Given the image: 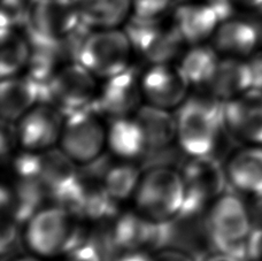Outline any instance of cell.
Segmentation results:
<instances>
[{"mask_svg":"<svg viewBox=\"0 0 262 261\" xmlns=\"http://www.w3.org/2000/svg\"><path fill=\"white\" fill-rule=\"evenodd\" d=\"M13 168L18 183L45 202L66 206L79 184L76 164L61 148L44 152L23 151L15 157Z\"/></svg>","mask_w":262,"mask_h":261,"instance_id":"6da1fadb","label":"cell"},{"mask_svg":"<svg viewBox=\"0 0 262 261\" xmlns=\"http://www.w3.org/2000/svg\"><path fill=\"white\" fill-rule=\"evenodd\" d=\"M23 240L32 254L46 259L64 257L86 243L81 219L59 205L39 208L26 222Z\"/></svg>","mask_w":262,"mask_h":261,"instance_id":"7a4b0ae2","label":"cell"},{"mask_svg":"<svg viewBox=\"0 0 262 261\" xmlns=\"http://www.w3.org/2000/svg\"><path fill=\"white\" fill-rule=\"evenodd\" d=\"M223 105L208 92V96L188 97L176 110V142L185 155H213L224 129Z\"/></svg>","mask_w":262,"mask_h":261,"instance_id":"3957f363","label":"cell"},{"mask_svg":"<svg viewBox=\"0 0 262 261\" xmlns=\"http://www.w3.org/2000/svg\"><path fill=\"white\" fill-rule=\"evenodd\" d=\"M206 229L217 252L247 261V241L253 225L247 204L237 194L224 192L209 205Z\"/></svg>","mask_w":262,"mask_h":261,"instance_id":"277c9868","label":"cell"},{"mask_svg":"<svg viewBox=\"0 0 262 261\" xmlns=\"http://www.w3.org/2000/svg\"><path fill=\"white\" fill-rule=\"evenodd\" d=\"M185 189L182 175L169 167H156L145 173L134 194L136 211L152 221L168 223L180 216Z\"/></svg>","mask_w":262,"mask_h":261,"instance_id":"5b68a950","label":"cell"},{"mask_svg":"<svg viewBox=\"0 0 262 261\" xmlns=\"http://www.w3.org/2000/svg\"><path fill=\"white\" fill-rule=\"evenodd\" d=\"M133 53V44L125 30L93 29L78 44L76 61L97 78L106 80L128 69Z\"/></svg>","mask_w":262,"mask_h":261,"instance_id":"8992f818","label":"cell"},{"mask_svg":"<svg viewBox=\"0 0 262 261\" xmlns=\"http://www.w3.org/2000/svg\"><path fill=\"white\" fill-rule=\"evenodd\" d=\"M25 26L31 45L58 46L84 25L73 0H32Z\"/></svg>","mask_w":262,"mask_h":261,"instance_id":"52a82bcc","label":"cell"},{"mask_svg":"<svg viewBox=\"0 0 262 261\" xmlns=\"http://www.w3.org/2000/svg\"><path fill=\"white\" fill-rule=\"evenodd\" d=\"M181 175L185 197L180 216L191 217L201 213L227 188L226 167L212 155L190 157Z\"/></svg>","mask_w":262,"mask_h":261,"instance_id":"ba28073f","label":"cell"},{"mask_svg":"<svg viewBox=\"0 0 262 261\" xmlns=\"http://www.w3.org/2000/svg\"><path fill=\"white\" fill-rule=\"evenodd\" d=\"M59 145L75 164L96 161L107 146V128L100 115L90 107L66 116Z\"/></svg>","mask_w":262,"mask_h":261,"instance_id":"9c48e42d","label":"cell"},{"mask_svg":"<svg viewBox=\"0 0 262 261\" xmlns=\"http://www.w3.org/2000/svg\"><path fill=\"white\" fill-rule=\"evenodd\" d=\"M98 78L77 61L64 63L44 88L43 99L46 97L67 116L77 111L90 108L96 99Z\"/></svg>","mask_w":262,"mask_h":261,"instance_id":"30bf717a","label":"cell"},{"mask_svg":"<svg viewBox=\"0 0 262 261\" xmlns=\"http://www.w3.org/2000/svg\"><path fill=\"white\" fill-rule=\"evenodd\" d=\"M125 28L134 52H137L147 62H174L184 52L185 41L172 26L163 25L162 21H142L129 17Z\"/></svg>","mask_w":262,"mask_h":261,"instance_id":"8fae6325","label":"cell"},{"mask_svg":"<svg viewBox=\"0 0 262 261\" xmlns=\"http://www.w3.org/2000/svg\"><path fill=\"white\" fill-rule=\"evenodd\" d=\"M143 101L142 74L130 66L118 75L102 80L91 108L112 120L135 115Z\"/></svg>","mask_w":262,"mask_h":261,"instance_id":"7c38bea8","label":"cell"},{"mask_svg":"<svg viewBox=\"0 0 262 261\" xmlns=\"http://www.w3.org/2000/svg\"><path fill=\"white\" fill-rule=\"evenodd\" d=\"M66 116L49 102H39L16 122L18 144L23 151L44 152L60 143Z\"/></svg>","mask_w":262,"mask_h":261,"instance_id":"4fadbf2b","label":"cell"},{"mask_svg":"<svg viewBox=\"0 0 262 261\" xmlns=\"http://www.w3.org/2000/svg\"><path fill=\"white\" fill-rule=\"evenodd\" d=\"M190 88L188 77L179 63H154L142 74L144 100L160 108H179L189 97Z\"/></svg>","mask_w":262,"mask_h":261,"instance_id":"5bb4252c","label":"cell"},{"mask_svg":"<svg viewBox=\"0 0 262 261\" xmlns=\"http://www.w3.org/2000/svg\"><path fill=\"white\" fill-rule=\"evenodd\" d=\"M167 241L166 223L152 221L136 212L118 214L112 222L110 242L114 252L156 250Z\"/></svg>","mask_w":262,"mask_h":261,"instance_id":"9a60e30c","label":"cell"},{"mask_svg":"<svg viewBox=\"0 0 262 261\" xmlns=\"http://www.w3.org/2000/svg\"><path fill=\"white\" fill-rule=\"evenodd\" d=\"M224 129L239 141L262 145V91L251 89L223 105Z\"/></svg>","mask_w":262,"mask_h":261,"instance_id":"2e32d148","label":"cell"},{"mask_svg":"<svg viewBox=\"0 0 262 261\" xmlns=\"http://www.w3.org/2000/svg\"><path fill=\"white\" fill-rule=\"evenodd\" d=\"M222 18L207 2L185 3L174 11L172 26L185 44L198 45L213 38Z\"/></svg>","mask_w":262,"mask_h":261,"instance_id":"e0dca14e","label":"cell"},{"mask_svg":"<svg viewBox=\"0 0 262 261\" xmlns=\"http://www.w3.org/2000/svg\"><path fill=\"white\" fill-rule=\"evenodd\" d=\"M44 88L29 75L3 78L0 86L2 118L16 123L43 99Z\"/></svg>","mask_w":262,"mask_h":261,"instance_id":"ac0fdd59","label":"cell"},{"mask_svg":"<svg viewBox=\"0 0 262 261\" xmlns=\"http://www.w3.org/2000/svg\"><path fill=\"white\" fill-rule=\"evenodd\" d=\"M212 39L213 48L221 57L246 59L258 48L261 31L253 23L228 18L219 26Z\"/></svg>","mask_w":262,"mask_h":261,"instance_id":"d6986e66","label":"cell"},{"mask_svg":"<svg viewBox=\"0 0 262 261\" xmlns=\"http://www.w3.org/2000/svg\"><path fill=\"white\" fill-rule=\"evenodd\" d=\"M251 89H253V75L249 60L221 57L206 90L216 99L226 102Z\"/></svg>","mask_w":262,"mask_h":261,"instance_id":"ffe728a7","label":"cell"},{"mask_svg":"<svg viewBox=\"0 0 262 261\" xmlns=\"http://www.w3.org/2000/svg\"><path fill=\"white\" fill-rule=\"evenodd\" d=\"M107 147L112 155L124 161L137 160L149 152L144 130L134 115L111 120Z\"/></svg>","mask_w":262,"mask_h":261,"instance_id":"44dd1931","label":"cell"},{"mask_svg":"<svg viewBox=\"0 0 262 261\" xmlns=\"http://www.w3.org/2000/svg\"><path fill=\"white\" fill-rule=\"evenodd\" d=\"M228 182L242 193L262 191V147L253 145L237 151L226 166Z\"/></svg>","mask_w":262,"mask_h":261,"instance_id":"7402d4cb","label":"cell"},{"mask_svg":"<svg viewBox=\"0 0 262 261\" xmlns=\"http://www.w3.org/2000/svg\"><path fill=\"white\" fill-rule=\"evenodd\" d=\"M83 25L91 29L119 28L131 15L133 0H73Z\"/></svg>","mask_w":262,"mask_h":261,"instance_id":"603a6c76","label":"cell"},{"mask_svg":"<svg viewBox=\"0 0 262 261\" xmlns=\"http://www.w3.org/2000/svg\"><path fill=\"white\" fill-rule=\"evenodd\" d=\"M142 125L149 151H160L176 141V115L160 107L143 104L134 115Z\"/></svg>","mask_w":262,"mask_h":261,"instance_id":"cb8c5ba5","label":"cell"},{"mask_svg":"<svg viewBox=\"0 0 262 261\" xmlns=\"http://www.w3.org/2000/svg\"><path fill=\"white\" fill-rule=\"evenodd\" d=\"M221 55L213 48V45L198 44L192 45L181 55L179 64L188 77L191 86H208L209 82L216 71Z\"/></svg>","mask_w":262,"mask_h":261,"instance_id":"d4e9b609","label":"cell"},{"mask_svg":"<svg viewBox=\"0 0 262 261\" xmlns=\"http://www.w3.org/2000/svg\"><path fill=\"white\" fill-rule=\"evenodd\" d=\"M32 48L28 37L15 28H2V54H0V75L3 78L16 76L27 69Z\"/></svg>","mask_w":262,"mask_h":261,"instance_id":"484cf974","label":"cell"},{"mask_svg":"<svg viewBox=\"0 0 262 261\" xmlns=\"http://www.w3.org/2000/svg\"><path fill=\"white\" fill-rule=\"evenodd\" d=\"M142 176L137 166L131 161L122 160L105 171L101 183L110 197L116 203H121L134 198Z\"/></svg>","mask_w":262,"mask_h":261,"instance_id":"4316f807","label":"cell"},{"mask_svg":"<svg viewBox=\"0 0 262 261\" xmlns=\"http://www.w3.org/2000/svg\"><path fill=\"white\" fill-rule=\"evenodd\" d=\"M174 0H133L131 17L142 21H162Z\"/></svg>","mask_w":262,"mask_h":261,"instance_id":"83f0119b","label":"cell"},{"mask_svg":"<svg viewBox=\"0 0 262 261\" xmlns=\"http://www.w3.org/2000/svg\"><path fill=\"white\" fill-rule=\"evenodd\" d=\"M62 261H102V259L95 245L84 243L66 254Z\"/></svg>","mask_w":262,"mask_h":261,"instance_id":"f1b7e54d","label":"cell"},{"mask_svg":"<svg viewBox=\"0 0 262 261\" xmlns=\"http://www.w3.org/2000/svg\"><path fill=\"white\" fill-rule=\"evenodd\" d=\"M18 144V135L16 123L8 122V121L3 120L2 125V156L3 158L6 157L8 153H11L14 147Z\"/></svg>","mask_w":262,"mask_h":261,"instance_id":"f546056e","label":"cell"},{"mask_svg":"<svg viewBox=\"0 0 262 261\" xmlns=\"http://www.w3.org/2000/svg\"><path fill=\"white\" fill-rule=\"evenodd\" d=\"M247 261H262V228H254L247 241Z\"/></svg>","mask_w":262,"mask_h":261,"instance_id":"4dcf8cb0","label":"cell"},{"mask_svg":"<svg viewBox=\"0 0 262 261\" xmlns=\"http://www.w3.org/2000/svg\"><path fill=\"white\" fill-rule=\"evenodd\" d=\"M111 261H157V257L146 250H131L114 252Z\"/></svg>","mask_w":262,"mask_h":261,"instance_id":"1f68e13d","label":"cell"},{"mask_svg":"<svg viewBox=\"0 0 262 261\" xmlns=\"http://www.w3.org/2000/svg\"><path fill=\"white\" fill-rule=\"evenodd\" d=\"M252 225L254 228H262V191L251 194V200L247 204Z\"/></svg>","mask_w":262,"mask_h":261,"instance_id":"d6a6232c","label":"cell"},{"mask_svg":"<svg viewBox=\"0 0 262 261\" xmlns=\"http://www.w3.org/2000/svg\"><path fill=\"white\" fill-rule=\"evenodd\" d=\"M249 62L253 75V89L262 91V52L252 54Z\"/></svg>","mask_w":262,"mask_h":261,"instance_id":"836d02e7","label":"cell"},{"mask_svg":"<svg viewBox=\"0 0 262 261\" xmlns=\"http://www.w3.org/2000/svg\"><path fill=\"white\" fill-rule=\"evenodd\" d=\"M157 261H194L193 258L180 251H163L157 255Z\"/></svg>","mask_w":262,"mask_h":261,"instance_id":"e575fe53","label":"cell"},{"mask_svg":"<svg viewBox=\"0 0 262 261\" xmlns=\"http://www.w3.org/2000/svg\"><path fill=\"white\" fill-rule=\"evenodd\" d=\"M235 6H241L250 9H261L262 11V0H232Z\"/></svg>","mask_w":262,"mask_h":261,"instance_id":"d590c367","label":"cell"},{"mask_svg":"<svg viewBox=\"0 0 262 261\" xmlns=\"http://www.w3.org/2000/svg\"><path fill=\"white\" fill-rule=\"evenodd\" d=\"M204 261H242V260L232 257V255H230V254L217 252L215 254L209 255V257L206 258Z\"/></svg>","mask_w":262,"mask_h":261,"instance_id":"8d00e7d4","label":"cell"},{"mask_svg":"<svg viewBox=\"0 0 262 261\" xmlns=\"http://www.w3.org/2000/svg\"><path fill=\"white\" fill-rule=\"evenodd\" d=\"M9 261H41L39 257H37V255H21V257H16V258H13Z\"/></svg>","mask_w":262,"mask_h":261,"instance_id":"74e56055","label":"cell"}]
</instances>
